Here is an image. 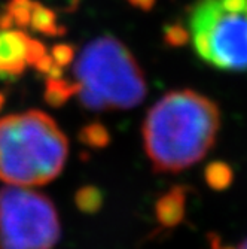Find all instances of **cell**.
<instances>
[{"label":"cell","instance_id":"1","mask_svg":"<svg viewBox=\"0 0 247 249\" xmlns=\"http://www.w3.org/2000/svg\"><path fill=\"white\" fill-rule=\"evenodd\" d=\"M220 128V110L194 89H173L146 114L142 136L155 172L179 173L209 154Z\"/></svg>","mask_w":247,"mask_h":249},{"label":"cell","instance_id":"2","mask_svg":"<svg viewBox=\"0 0 247 249\" xmlns=\"http://www.w3.org/2000/svg\"><path fill=\"white\" fill-rule=\"evenodd\" d=\"M69 141L47 112L30 109L0 118V180L14 187L47 185L63 172Z\"/></svg>","mask_w":247,"mask_h":249},{"label":"cell","instance_id":"3","mask_svg":"<svg viewBox=\"0 0 247 249\" xmlns=\"http://www.w3.org/2000/svg\"><path fill=\"white\" fill-rule=\"evenodd\" d=\"M73 76L81 105L94 112L136 107L148 93L142 67L114 36H100L85 45L75 60Z\"/></svg>","mask_w":247,"mask_h":249},{"label":"cell","instance_id":"4","mask_svg":"<svg viewBox=\"0 0 247 249\" xmlns=\"http://www.w3.org/2000/svg\"><path fill=\"white\" fill-rule=\"evenodd\" d=\"M186 27L204 63L223 72L247 71V0H195Z\"/></svg>","mask_w":247,"mask_h":249},{"label":"cell","instance_id":"5","mask_svg":"<svg viewBox=\"0 0 247 249\" xmlns=\"http://www.w3.org/2000/svg\"><path fill=\"white\" fill-rule=\"evenodd\" d=\"M61 236L54 201L27 187L0 190V249H52Z\"/></svg>","mask_w":247,"mask_h":249},{"label":"cell","instance_id":"6","mask_svg":"<svg viewBox=\"0 0 247 249\" xmlns=\"http://www.w3.org/2000/svg\"><path fill=\"white\" fill-rule=\"evenodd\" d=\"M27 67H36L47 76L63 73L54 66L47 47L40 40L30 37L24 30L0 26V78H18Z\"/></svg>","mask_w":247,"mask_h":249},{"label":"cell","instance_id":"7","mask_svg":"<svg viewBox=\"0 0 247 249\" xmlns=\"http://www.w3.org/2000/svg\"><path fill=\"white\" fill-rule=\"evenodd\" d=\"M186 188L173 187L155 203V218L163 229H174L186 213Z\"/></svg>","mask_w":247,"mask_h":249},{"label":"cell","instance_id":"8","mask_svg":"<svg viewBox=\"0 0 247 249\" xmlns=\"http://www.w3.org/2000/svg\"><path fill=\"white\" fill-rule=\"evenodd\" d=\"M29 27H32L34 32L48 35V36H58V35H61L64 32L58 26L55 12L51 11L47 6H43L40 2H36V0H34V3H33Z\"/></svg>","mask_w":247,"mask_h":249},{"label":"cell","instance_id":"9","mask_svg":"<svg viewBox=\"0 0 247 249\" xmlns=\"http://www.w3.org/2000/svg\"><path fill=\"white\" fill-rule=\"evenodd\" d=\"M76 96V85L64 79L63 76L52 78L47 76V87H45V100L48 105L58 107L63 106L70 97Z\"/></svg>","mask_w":247,"mask_h":249},{"label":"cell","instance_id":"10","mask_svg":"<svg viewBox=\"0 0 247 249\" xmlns=\"http://www.w3.org/2000/svg\"><path fill=\"white\" fill-rule=\"evenodd\" d=\"M204 176H206V182L209 184V187L217 191L228 188L234 179L232 169L227 163H222V161H214L209 164L204 172Z\"/></svg>","mask_w":247,"mask_h":249},{"label":"cell","instance_id":"11","mask_svg":"<svg viewBox=\"0 0 247 249\" xmlns=\"http://www.w3.org/2000/svg\"><path fill=\"white\" fill-rule=\"evenodd\" d=\"M75 203L81 212L83 213H96L103 205V194L97 187L86 185L78 190L75 196Z\"/></svg>","mask_w":247,"mask_h":249},{"label":"cell","instance_id":"12","mask_svg":"<svg viewBox=\"0 0 247 249\" xmlns=\"http://www.w3.org/2000/svg\"><path fill=\"white\" fill-rule=\"evenodd\" d=\"M79 139L82 143L86 146H93V148H104L110 142V134L107 128L100 124V123H93L88 124L81 130Z\"/></svg>","mask_w":247,"mask_h":249},{"label":"cell","instance_id":"13","mask_svg":"<svg viewBox=\"0 0 247 249\" xmlns=\"http://www.w3.org/2000/svg\"><path fill=\"white\" fill-rule=\"evenodd\" d=\"M49 55L57 69L63 71L64 67H67L75 60V50L73 47H70V45H67V43H60L52 48Z\"/></svg>","mask_w":247,"mask_h":249},{"label":"cell","instance_id":"14","mask_svg":"<svg viewBox=\"0 0 247 249\" xmlns=\"http://www.w3.org/2000/svg\"><path fill=\"white\" fill-rule=\"evenodd\" d=\"M165 42L171 47H182L189 42L188 27L182 24H171L165 27Z\"/></svg>","mask_w":247,"mask_h":249},{"label":"cell","instance_id":"15","mask_svg":"<svg viewBox=\"0 0 247 249\" xmlns=\"http://www.w3.org/2000/svg\"><path fill=\"white\" fill-rule=\"evenodd\" d=\"M209 248L210 249H247V239L238 245H227V243H223L216 234H213L209 239Z\"/></svg>","mask_w":247,"mask_h":249},{"label":"cell","instance_id":"16","mask_svg":"<svg viewBox=\"0 0 247 249\" xmlns=\"http://www.w3.org/2000/svg\"><path fill=\"white\" fill-rule=\"evenodd\" d=\"M127 2L134 6V8H137L140 11H150L153 6H155V2L156 0H127Z\"/></svg>","mask_w":247,"mask_h":249},{"label":"cell","instance_id":"17","mask_svg":"<svg viewBox=\"0 0 247 249\" xmlns=\"http://www.w3.org/2000/svg\"><path fill=\"white\" fill-rule=\"evenodd\" d=\"M3 105H5V94H3V93H0V110H2Z\"/></svg>","mask_w":247,"mask_h":249}]
</instances>
